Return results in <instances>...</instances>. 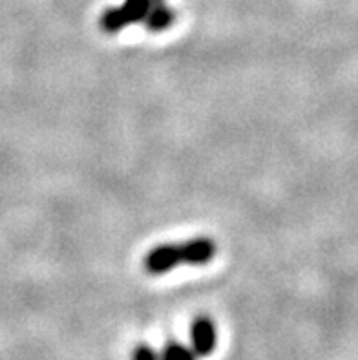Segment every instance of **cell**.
<instances>
[{
  "instance_id": "6da1fadb",
  "label": "cell",
  "mask_w": 358,
  "mask_h": 360,
  "mask_svg": "<svg viewBox=\"0 0 358 360\" xmlns=\"http://www.w3.org/2000/svg\"><path fill=\"white\" fill-rule=\"evenodd\" d=\"M152 9V0H124L119 8L106 9L101 15L99 26L106 33H117L130 24L145 22Z\"/></svg>"
},
{
  "instance_id": "8992f818",
  "label": "cell",
  "mask_w": 358,
  "mask_h": 360,
  "mask_svg": "<svg viewBox=\"0 0 358 360\" xmlns=\"http://www.w3.org/2000/svg\"><path fill=\"white\" fill-rule=\"evenodd\" d=\"M161 360H196V353L179 342H168L161 352Z\"/></svg>"
},
{
  "instance_id": "277c9868",
  "label": "cell",
  "mask_w": 358,
  "mask_h": 360,
  "mask_svg": "<svg viewBox=\"0 0 358 360\" xmlns=\"http://www.w3.org/2000/svg\"><path fill=\"white\" fill-rule=\"evenodd\" d=\"M183 262L188 265H205L209 264L216 256V243L207 236L192 238L191 242L181 245Z\"/></svg>"
},
{
  "instance_id": "52a82bcc",
  "label": "cell",
  "mask_w": 358,
  "mask_h": 360,
  "mask_svg": "<svg viewBox=\"0 0 358 360\" xmlns=\"http://www.w3.org/2000/svg\"><path fill=\"white\" fill-rule=\"evenodd\" d=\"M134 360H161V353H158L154 347L141 344L134 352Z\"/></svg>"
},
{
  "instance_id": "7a4b0ae2",
  "label": "cell",
  "mask_w": 358,
  "mask_h": 360,
  "mask_svg": "<svg viewBox=\"0 0 358 360\" xmlns=\"http://www.w3.org/2000/svg\"><path fill=\"white\" fill-rule=\"evenodd\" d=\"M183 262L181 245H172V243H165V245L154 247L148 255L145 256V269L148 274H165L172 271L174 267Z\"/></svg>"
},
{
  "instance_id": "3957f363",
  "label": "cell",
  "mask_w": 358,
  "mask_h": 360,
  "mask_svg": "<svg viewBox=\"0 0 358 360\" xmlns=\"http://www.w3.org/2000/svg\"><path fill=\"white\" fill-rule=\"evenodd\" d=\"M192 349L198 356H209L216 349V328L209 316H198L191 329Z\"/></svg>"
},
{
  "instance_id": "5b68a950",
  "label": "cell",
  "mask_w": 358,
  "mask_h": 360,
  "mask_svg": "<svg viewBox=\"0 0 358 360\" xmlns=\"http://www.w3.org/2000/svg\"><path fill=\"white\" fill-rule=\"evenodd\" d=\"M174 20H176V13L170 8H167V4H161L150 9L148 17L145 18V26L150 32L158 33L172 26Z\"/></svg>"
}]
</instances>
